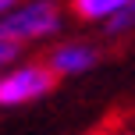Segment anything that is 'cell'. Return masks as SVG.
Returning a JSON list of instances; mask_svg holds the SVG:
<instances>
[{
    "label": "cell",
    "instance_id": "cell-1",
    "mask_svg": "<svg viewBox=\"0 0 135 135\" xmlns=\"http://www.w3.org/2000/svg\"><path fill=\"white\" fill-rule=\"evenodd\" d=\"M64 7L61 0H21L11 14L0 18V36L21 43V46H32V43H46L54 36L64 32Z\"/></svg>",
    "mask_w": 135,
    "mask_h": 135
},
{
    "label": "cell",
    "instance_id": "cell-2",
    "mask_svg": "<svg viewBox=\"0 0 135 135\" xmlns=\"http://www.w3.org/2000/svg\"><path fill=\"white\" fill-rule=\"evenodd\" d=\"M57 85V75L46 61H18L14 68L0 71V107H25L43 96H50Z\"/></svg>",
    "mask_w": 135,
    "mask_h": 135
},
{
    "label": "cell",
    "instance_id": "cell-3",
    "mask_svg": "<svg viewBox=\"0 0 135 135\" xmlns=\"http://www.w3.org/2000/svg\"><path fill=\"white\" fill-rule=\"evenodd\" d=\"M100 46L85 39H64L57 43L54 50L46 54V64L57 78H78V75H89L96 64H100Z\"/></svg>",
    "mask_w": 135,
    "mask_h": 135
},
{
    "label": "cell",
    "instance_id": "cell-4",
    "mask_svg": "<svg viewBox=\"0 0 135 135\" xmlns=\"http://www.w3.org/2000/svg\"><path fill=\"white\" fill-rule=\"evenodd\" d=\"M135 0H71V14L78 21H96V25H110L121 11H128Z\"/></svg>",
    "mask_w": 135,
    "mask_h": 135
},
{
    "label": "cell",
    "instance_id": "cell-5",
    "mask_svg": "<svg viewBox=\"0 0 135 135\" xmlns=\"http://www.w3.org/2000/svg\"><path fill=\"white\" fill-rule=\"evenodd\" d=\"M21 54H25V46L14 39H7V36H0V71H7V68H14L21 61Z\"/></svg>",
    "mask_w": 135,
    "mask_h": 135
},
{
    "label": "cell",
    "instance_id": "cell-6",
    "mask_svg": "<svg viewBox=\"0 0 135 135\" xmlns=\"http://www.w3.org/2000/svg\"><path fill=\"white\" fill-rule=\"evenodd\" d=\"M132 32H135V4L128 7V11H121L107 25V36H132Z\"/></svg>",
    "mask_w": 135,
    "mask_h": 135
},
{
    "label": "cell",
    "instance_id": "cell-7",
    "mask_svg": "<svg viewBox=\"0 0 135 135\" xmlns=\"http://www.w3.org/2000/svg\"><path fill=\"white\" fill-rule=\"evenodd\" d=\"M100 135H135V121H124V124H114V128L100 132Z\"/></svg>",
    "mask_w": 135,
    "mask_h": 135
},
{
    "label": "cell",
    "instance_id": "cell-8",
    "mask_svg": "<svg viewBox=\"0 0 135 135\" xmlns=\"http://www.w3.org/2000/svg\"><path fill=\"white\" fill-rule=\"evenodd\" d=\"M18 4H21V0H0V18H4V14H11Z\"/></svg>",
    "mask_w": 135,
    "mask_h": 135
}]
</instances>
